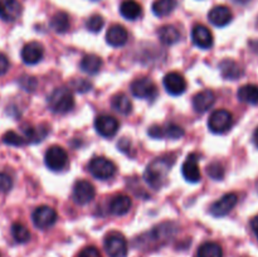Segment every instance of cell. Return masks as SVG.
Segmentation results:
<instances>
[{"label":"cell","instance_id":"26","mask_svg":"<svg viewBox=\"0 0 258 257\" xmlns=\"http://www.w3.org/2000/svg\"><path fill=\"white\" fill-rule=\"evenodd\" d=\"M111 105H112L113 110L122 113V115H128L133 111V103L125 93H117V95L113 96Z\"/></svg>","mask_w":258,"mask_h":257},{"label":"cell","instance_id":"17","mask_svg":"<svg viewBox=\"0 0 258 257\" xmlns=\"http://www.w3.org/2000/svg\"><path fill=\"white\" fill-rule=\"evenodd\" d=\"M209 22L216 27H226L233 19V14H232L231 9L226 5H217L213 9L209 12L208 14Z\"/></svg>","mask_w":258,"mask_h":257},{"label":"cell","instance_id":"4","mask_svg":"<svg viewBox=\"0 0 258 257\" xmlns=\"http://www.w3.org/2000/svg\"><path fill=\"white\" fill-rule=\"evenodd\" d=\"M105 249L110 257H126L127 241L120 232H110L105 238Z\"/></svg>","mask_w":258,"mask_h":257},{"label":"cell","instance_id":"33","mask_svg":"<svg viewBox=\"0 0 258 257\" xmlns=\"http://www.w3.org/2000/svg\"><path fill=\"white\" fill-rule=\"evenodd\" d=\"M207 174L211 176L214 180H222L224 176V168L221 163L218 161H214V163H211L208 166H207Z\"/></svg>","mask_w":258,"mask_h":257},{"label":"cell","instance_id":"11","mask_svg":"<svg viewBox=\"0 0 258 257\" xmlns=\"http://www.w3.org/2000/svg\"><path fill=\"white\" fill-rule=\"evenodd\" d=\"M237 202H238V197L234 193H227L224 194L222 198L214 202L211 206V213L214 217H224L236 207Z\"/></svg>","mask_w":258,"mask_h":257},{"label":"cell","instance_id":"22","mask_svg":"<svg viewBox=\"0 0 258 257\" xmlns=\"http://www.w3.org/2000/svg\"><path fill=\"white\" fill-rule=\"evenodd\" d=\"M133 207V201L126 194H118L113 197L110 203V212L115 216H123L127 213Z\"/></svg>","mask_w":258,"mask_h":257},{"label":"cell","instance_id":"39","mask_svg":"<svg viewBox=\"0 0 258 257\" xmlns=\"http://www.w3.org/2000/svg\"><path fill=\"white\" fill-rule=\"evenodd\" d=\"M8 70H9V59L7 58V55L0 53V76L5 75Z\"/></svg>","mask_w":258,"mask_h":257},{"label":"cell","instance_id":"35","mask_svg":"<svg viewBox=\"0 0 258 257\" xmlns=\"http://www.w3.org/2000/svg\"><path fill=\"white\" fill-rule=\"evenodd\" d=\"M3 141L5 144H8V145L12 146H22L27 143L25 138H22V136L18 135L14 131H8V133H5L4 136H3Z\"/></svg>","mask_w":258,"mask_h":257},{"label":"cell","instance_id":"27","mask_svg":"<svg viewBox=\"0 0 258 257\" xmlns=\"http://www.w3.org/2000/svg\"><path fill=\"white\" fill-rule=\"evenodd\" d=\"M239 101L251 105L258 103V86L256 85H244L238 90Z\"/></svg>","mask_w":258,"mask_h":257},{"label":"cell","instance_id":"36","mask_svg":"<svg viewBox=\"0 0 258 257\" xmlns=\"http://www.w3.org/2000/svg\"><path fill=\"white\" fill-rule=\"evenodd\" d=\"M13 188V180L7 173H0V191L7 193Z\"/></svg>","mask_w":258,"mask_h":257},{"label":"cell","instance_id":"9","mask_svg":"<svg viewBox=\"0 0 258 257\" xmlns=\"http://www.w3.org/2000/svg\"><path fill=\"white\" fill-rule=\"evenodd\" d=\"M96 131L103 138H112L117 134L120 122L117 118L110 115H100L95 121Z\"/></svg>","mask_w":258,"mask_h":257},{"label":"cell","instance_id":"38","mask_svg":"<svg viewBox=\"0 0 258 257\" xmlns=\"http://www.w3.org/2000/svg\"><path fill=\"white\" fill-rule=\"evenodd\" d=\"M78 257H101V253L97 247L87 246L78 253Z\"/></svg>","mask_w":258,"mask_h":257},{"label":"cell","instance_id":"32","mask_svg":"<svg viewBox=\"0 0 258 257\" xmlns=\"http://www.w3.org/2000/svg\"><path fill=\"white\" fill-rule=\"evenodd\" d=\"M23 133L25 135V140L29 141V143H38V141H40L44 138L45 134H47V130L45 128L28 126V127L23 128Z\"/></svg>","mask_w":258,"mask_h":257},{"label":"cell","instance_id":"43","mask_svg":"<svg viewBox=\"0 0 258 257\" xmlns=\"http://www.w3.org/2000/svg\"><path fill=\"white\" fill-rule=\"evenodd\" d=\"M254 144L258 146V128L256 130V133H254Z\"/></svg>","mask_w":258,"mask_h":257},{"label":"cell","instance_id":"7","mask_svg":"<svg viewBox=\"0 0 258 257\" xmlns=\"http://www.w3.org/2000/svg\"><path fill=\"white\" fill-rule=\"evenodd\" d=\"M131 92L135 97L143 100H154L158 96V87L148 77L138 78L131 83Z\"/></svg>","mask_w":258,"mask_h":257},{"label":"cell","instance_id":"5","mask_svg":"<svg viewBox=\"0 0 258 257\" xmlns=\"http://www.w3.org/2000/svg\"><path fill=\"white\" fill-rule=\"evenodd\" d=\"M45 165H47L48 169L53 171H59L63 170V169L67 166L68 164V155L67 151L63 148L57 145L50 146L47 150L44 156Z\"/></svg>","mask_w":258,"mask_h":257},{"label":"cell","instance_id":"15","mask_svg":"<svg viewBox=\"0 0 258 257\" xmlns=\"http://www.w3.org/2000/svg\"><path fill=\"white\" fill-rule=\"evenodd\" d=\"M22 12V4L18 0H0V19L4 22H14Z\"/></svg>","mask_w":258,"mask_h":257},{"label":"cell","instance_id":"6","mask_svg":"<svg viewBox=\"0 0 258 257\" xmlns=\"http://www.w3.org/2000/svg\"><path fill=\"white\" fill-rule=\"evenodd\" d=\"M233 117L227 110H217L212 112L208 120V127L214 134H223L231 128Z\"/></svg>","mask_w":258,"mask_h":257},{"label":"cell","instance_id":"20","mask_svg":"<svg viewBox=\"0 0 258 257\" xmlns=\"http://www.w3.org/2000/svg\"><path fill=\"white\" fill-rule=\"evenodd\" d=\"M216 102V95L213 91L204 90L197 93L193 98V107L197 112H206Z\"/></svg>","mask_w":258,"mask_h":257},{"label":"cell","instance_id":"10","mask_svg":"<svg viewBox=\"0 0 258 257\" xmlns=\"http://www.w3.org/2000/svg\"><path fill=\"white\" fill-rule=\"evenodd\" d=\"M149 135L154 139L168 138L176 140V139H180L184 135V130L180 126L175 125V123H166L164 126L153 125L149 128Z\"/></svg>","mask_w":258,"mask_h":257},{"label":"cell","instance_id":"19","mask_svg":"<svg viewBox=\"0 0 258 257\" xmlns=\"http://www.w3.org/2000/svg\"><path fill=\"white\" fill-rule=\"evenodd\" d=\"M127 30L125 29V27H122V25L120 24L112 25V27L107 30V33H106V40H107L108 44L112 45V47H122V45H125L126 43H127Z\"/></svg>","mask_w":258,"mask_h":257},{"label":"cell","instance_id":"23","mask_svg":"<svg viewBox=\"0 0 258 257\" xmlns=\"http://www.w3.org/2000/svg\"><path fill=\"white\" fill-rule=\"evenodd\" d=\"M120 13L125 19L136 20L143 14V8L136 0H123L120 7Z\"/></svg>","mask_w":258,"mask_h":257},{"label":"cell","instance_id":"21","mask_svg":"<svg viewBox=\"0 0 258 257\" xmlns=\"http://www.w3.org/2000/svg\"><path fill=\"white\" fill-rule=\"evenodd\" d=\"M219 70L226 80H238L243 76V68L233 59H223L219 63Z\"/></svg>","mask_w":258,"mask_h":257},{"label":"cell","instance_id":"42","mask_svg":"<svg viewBox=\"0 0 258 257\" xmlns=\"http://www.w3.org/2000/svg\"><path fill=\"white\" fill-rule=\"evenodd\" d=\"M234 2H236L237 4H242V5H243V4H247V3H248L249 0H234Z\"/></svg>","mask_w":258,"mask_h":257},{"label":"cell","instance_id":"41","mask_svg":"<svg viewBox=\"0 0 258 257\" xmlns=\"http://www.w3.org/2000/svg\"><path fill=\"white\" fill-rule=\"evenodd\" d=\"M251 227L253 233L256 234V237L258 238V216L254 217V218L251 221Z\"/></svg>","mask_w":258,"mask_h":257},{"label":"cell","instance_id":"14","mask_svg":"<svg viewBox=\"0 0 258 257\" xmlns=\"http://www.w3.org/2000/svg\"><path fill=\"white\" fill-rule=\"evenodd\" d=\"M164 87L170 95L180 96L186 90V81L180 73L170 72L164 77Z\"/></svg>","mask_w":258,"mask_h":257},{"label":"cell","instance_id":"2","mask_svg":"<svg viewBox=\"0 0 258 257\" xmlns=\"http://www.w3.org/2000/svg\"><path fill=\"white\" fill-rule=\"evenodd\" d=\"M48 105L53 112L66 113L70 112L75 106V98L68 88H55L48 97Z\"/></svg>","mask_w":258,"mask_h":257},{"label":"cell","instance_id":"28","mask_svg":"<svg viewBox=\"0 0 258 257\" xmlns=\"http://www.w3.org/2000/svg\"><path fill=\"white\" fill-rule=\"evenodd\" d=\"M176 0H155L153 4V12L156 17H166L175 10Z\"/></svg>","mask_w":258,"mask_h":257},{"label":"cell","instance_id":"34","mask_svg":"<svg viewBox=\"0 0 258 257\" xmlns=\"http://www.w3.org/2000/svg\"><path fill=\"white\" fill-rule=\"evenodd\" d=\"M103 24H105V20H103V18L98 14H93L92 17L88 18V20L86 22V28H87L90 32L97 33L102 29Z\"/></svg>","mask_w":258,"mask_h":257},{"label":"cell","instance_id":"25","mask_svg":"<svg viewBox=\"0 0 258 257\" xmlns=\"http://www.w3.org/2000/svg\"><path fill=\"white\" fill-rule=\"evenodd\" d=\"M102 67V59L96 54H87L81 60V70L88 75H96Z\"/></svg>","mask_w":258,"mask_h":257},{"label":"cell","instance_id":"18","mask_svg":"<svg viewBox=\"0 0 258 257\" xmlns=\"http://www.w3.org/2000/svg\"><path fill=\"white\" fill-rule=\"evenodd\" d=\"M20 54H22V59L24 63H27V65H37L38 62L42 60L44 49H43V45L40 43L30 42L23 47Z\"/></svg>","mask_w":258,"mask_h":257},{"label":"cell","instance_id":"3","mask_svg":"<svg viewBox=\"0 0 258 257\" xmlns=\"http://www.w3.org/2000/svg\"><path fill=\"white\" fill-rule=\"evenodd\" d=\"M88 170L96 179L106 180V179H111L115 175L117 168H116L115 163L111 161L110 159L105 158V156H97L90 161Z\"/></svg>","mask_w":258,"mask_h":257},{"label":"cell","instance_id":"29","mask_svg":"<svg viewBox=\"0 0 258 257\" xmlns=\"http://www.w3.org/2000/svg\"><path fill=\"white\" fill-rule=\"evenodd\" d=\"M50 27L57 33H66L70 29V17L64 12H57L50 19Z\"/></svg>","mask_w":258,"mask_h":257},{"label":"cell","instance_id":"12","mask_svg":"<svg viewBox=\"0 0 258 257\" xmlns=\"http://www.w3.org/2000/svg\"><path fill=\"white\" fill-rule=\"evenodd\" d=\"M95 186L87 180H78L73 186V199L77 204H87L95 198Z\"/></svg>","mask_w":258,"mask_h":257},{"label":"cell","instance_id":"31","mask_svg":"<svg viewBox=\"0 0 258 257\" xmlns=\"http://www.w3.org/2000/svg\"><path fill=\"white\" fill-rule=\"evenodd\" d=\"M12 236L18 243H27L30 239V232L24 224L14 223L12 226Z\"/></svg>","mask_w":258,"mask_h":257},{"label":"cell","instance_id":"1","mask_svg":"<svg viewBox=\"0 0 258 257\" xmlns=\"http://www.w3.org/2000/svg\"><path fill=\"white\" fill-rule=\"evenodd\" d=\"M174 164V158L170 155L156 158L151 161L144 173V179L153 189H161L166 183V178Z\"/></svg>","mask_w":258,"mask_h":257},{"label":"cell","instance_id":"30","mask_svg":"<svg viewBox=\"0 0 258 257\" xmlns=\"http://www.w3.org/2000/svg\"><path fill=\"white\" fill-rule=\"evenodd\" d=\"M197 257H223V249L216 242H206L198 248Z\"/></svg>","mask_w":258,"mask_h":257},{"label":"cell","instance_id":"8","mask_svg":"<svg viewBox=\"0 0 258 257\" xmlns=\"http://www.w3.org/2000/svg\"><path fill=\"white\" fill-rule=\"evenodd\" d=\"M57 212L48 206H40L33 212L32 219L37 228L47 229L57 222Z\"/></svg>","mask_w":258,"mask_h":257},{"label":"cell","instance_id":"37","mask_svg":"<svg viewBox=\"0 0 258 257\" xmlns=\"http://www.w3.org/2000/svg\"><path fill=\"white\" fill-rule=\"evenodd\" d=\"M20 86L24 88L25 91H34L37 87V80L34 77H29V76H24L20 78Z\"/></svg>","mask_w":258,"mask_h":257},{"label":"cell","instance_id":"24","mask_svg":"<svg viewBox=\"0 0 258 257\" xmlns=\"http://www.w3.org/2000/svg\"><path fill=\"white\" fill-rule=\"evenodd\" d=\"M159 39L163 44L173 45L180 40V32L174 25H164L159 29Z\"/></svg>","mask_w":258,"mask_h":257},{"label":"cell","instance_id":"13","mask_svg":"<svg viewBox=\"0 0 258 257\" xmlns=\"http://www.w3.org/2000/svg\"><path fill=\"white\" fill-rule=\"evenodd\" d=\"M183 176L189 183H198L202 178L201 169L198 164V155L197 154H189L185 161L183 163Z\"/></svg>","mask_w":258,"mask_h":257},{"label":"cell","instance_id":"40","mask_svg":"<svg viewBox=\"0 0 258 257\" xmlns=\"http://www.w3.org/2000/svg\"><path fill=\"white\" fill-rule=\"evenodd\" d=\"M77 91H81V92H86V91L91 90V83L86 82V81H78L77 83Z\"/></svg>","mask_w":258,"mask_h":257},{"label":"cell","instance_id":"16","mask_svg":"<svg viewBox=\"0 0 258 257\" xmlns=\"http://www.w3.org/2000/svg\"><path fill=\"white\" fill-rule=\"evenodd\" d=\"M191 39L194 44L202 49H209L213 45V34L206 25H196L191 30Z\"/></svg>","mask_w":258,"mask_h":257}]
</instances>
